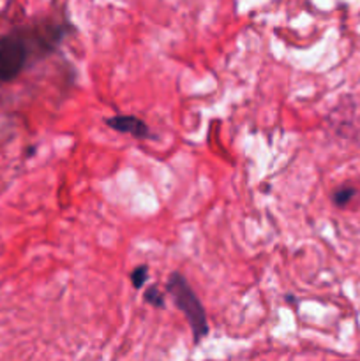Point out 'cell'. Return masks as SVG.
<instances>
[{
  "label": "cell",
  "mask_w": 360,
  "mask_h": 361,
  "mask_svg": "<svg viewBox=\"0 0 360 361\" xmlns=\"http://www.w3.org/2000/svg\"><path fill=\"white\" fill-rule=\"evenodd\" d=\"M166 291L169 293V296H172L175 305L180 309V312L186 316L187 323H189L191 330H193L194 341L200 342L208 334V323L207 314H205V309L200 300H198V296L194 295L191 286L187 284V281L180 274L169 275Z\"/></svg>",
  "instance_id": "6da1fadb"
},
{
  "label": "cell",
  "mask_w": 360,
  "mask_h": 361,
  "mask_svg": "<svg viewBox=\"0 0 360 361\" xmlns=\"http://www.w3.org/2000/svg\"><path fill=\"white\" fill-rule=\"evenodd\" d=\"M27 48L13 35L0 37V81H11L23 71Z\"/></svg>",
  "instance_id": "7a4b0ae2"
},
{
  "label": "cell",
  "mask_w": 360,
  "mask_h": 361,
  "mask_svg": "<svg viewBox=\"0 0 360 361\" xmlns=\"http://www.w3.org/2000/svg\"><path fill=\"white\" fill-rule=\"evenodd\" d=\"M106 123H108L109 129L113 130H119V133H124V134H131V136L134 137H150V130H148L147 123L141 122L138 116H133V115H116V116H109L108 120H106Z\"/></svg>",
  "instance_id": "3957f363"
},
{
  "label": "cell",
  "mask_w": 360,
  "mask_h": 361,
  "mask_svg": "<svg viewBox=\"0 0 360 361\" xmlns=\"http://www.w3.org/2000/svg\"><path fill=\"white\" fill-rule=\"evenodd\" d=\"M356 190L353 189V187L349 185H344V187H339L337 190L334 192V196H332V200H334V203L337 204V207H346V204L349 203V201L355 197Z\"/></svg>",
  "instance_id": "277c9868"
},
{
  "label": "cell",
  "mask_w": 360,
  "mask_h": 361,
  "mask_svg": "<svg viewBox=\"0 0 360 361\" xmlns=\"http://www.w3.org/2000/svg\"><path fill=\"white\" fill-rule=\"evenodd\" d=\"M145 302L152 303L154 307L164 305V298H162V295L157 291V288H155V286H152V288L145 293Z\"/></svg>",
  "instance_id": "5b68a950"
},
{
  "label": "cell",
  "mask_w": 360,
  "mask_h": 361,
  "mask_svg": "<svg viewBox=\"0 0 360 361\" xmlns=\"http://www.w3.org/2000/svg\"><path fill=\"white\" fill-rule=\"evenodd\" d=\"M147 277H148V268L147 267H138L136 270L133 271V275H131L134 288H141V286L147 282Z\"/></svg>",
  "instance_id": "8992f818"
}]
</instances>
